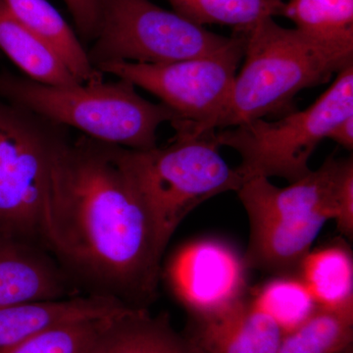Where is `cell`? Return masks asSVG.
Masks as SVG:
<instances>
[{
    "label": "cell",
    "mask_w": 353,
    "mask_h": 353,
    "mask_svg": "<svg viewBox=\"0 0 353 353\" xmlns=\"http://www.w3.org/2000/svg\"><path fill=\"white\" fill-rule=\"evenodd\" d=\"M43 239L90 294L138 308L157 299L164 252L115 145L83 134L74 139L44 215Z\"/></svg>",
    "instance_id": "obj_1"
},
{
    "label": "cell",
    "mask_w": 353,
    "mask_h": 353,
    "mask_svg": "<svg viewBox=\"0 0 353 353\" xmlns=\"http://www.w3.org/2000/svg\"><path fill=\"white\" fill-rule=\"evenodd\" d=\"M236 31L245 39V61L215 131L284 111L299 92L353 65V36H312L273 17Z\"/></svg>",
    "instance_id": "obj_2"
},
{
    "label": "cell",
    "mask_w": 353,
    "mask_h": 353,
    "mask_svg": "<svg viewBox=\"0 0 353 353\" xmlns=\"http://www.w3.org/2000/svg\"><path fill=\"white\" fill-rule=\"evenodd\" d=\"M345 162L330 155L317 170L285 188L262 176L241 185L236 192L250 227L246 268L282 277L299 274L322 228L336 217Z\"/></svg>",
    "instance_id": "obj_3"
},
{
    "label": "cell",
    "mask_w": 353,
    "mask_h": 353,
    "mask_svg": "<svg viewBox=\"0 0 353 353\" xmlns=\"http://www.w3.org/2000/svg\"><path fill=\"white\" fill-rule=\"evenodd\" d=\"M74 139L69 128L0 97V238L41 246Z\"/></svg>",
    "instance_id": "obj_4"
},
{
    "label": "cell",
    "mask_w": 353,
    "mask_h": 353,
    "mask_svg": "<svg viewBox=\"0 0 353 353\" xmlns=\"http://www.w3.org/2000/svg\"><path fill=\"white\" fill-rule=\"evenodd\" d=\"M0 97L90 138L132 150L155 148L158 128L178 120L168 106L143 99L122 79L54 87L4 71Z\"/></svg>",
    "instance_id": "obj_5"
},
{
    "label": "cell",
    "mask_w": 353,
    "mask_h": 353,
    "mask_svg": "<svg viewBox=\"0 0 353 353\" xmlns=\"http://www.w3.org/2000/svg\"><path fill=\"white\" fill-rule=\"evenodd\" d=\"M215 132L175 134L150 150L116 145L123 170L143 201L165 252L181 223L208 199L238 192L243 180L220 154Z\"/></svg>",
    "instance_id": "obj_6"
},
{
    "label": "cell",
    "mask_w": 353,
    "mask_h": 353,
    "mask_svg": "<svg viewBox=\"0 0 353 353\" xmlns=\"http://www.w3.org/2000/svg\"><path fill=\"white\" fill-rule=\"evenodd\" d=\"M353 115V65L336 75L331 87L301 111L277 121L264 118L215 132L216 143L240 154L236 167L243 182L272 176L296 182L310 172L309 159L336 124Z\"/></svg>",
    "instance_id": "obj_7"
},
{
    "label": "cell",
    "mask_w": 353,
    "mask_h": 353,
    "mask_svg": "<svg viewBox=\"0 0 353 353\" xmlns=\"http://www.w3.org/2000/svg\"><path fill=\"white\" fill-rule=\"evenodd\" d=\"M245 54V39L234 32L226 48L206 57L166 64L109 62L97 67L152 92L176 113V134L199 137L216 132L236 71Z\"/></svg>",
    "instance_id": "obj_8"
},
{
    "label": "cell",
    "mask_w": 353,
    "mask_h": 353,
    "mask_svg": "<svg viewBox=\"0 0 353 353\" xmlns=\"http://www.w3.org/2000/svg\"><path fill=\"white\" fill-rule=\"evenodd\" d=\"M231 41L150 0H103L99 34L87 51L95 69L109 62L166 64L213 54Z\"/></svg>",
    "instance_id": "obj_9"
},
{
    "label": "cell",
    "mask_w": 353,
    "mask_h": 353,
    "mask_svg": "<svg viewBox=\"0 0 353 353\" xmlns=\"http://www.w3.org/2000/svg\"><path fill=\"white\" fill-rule=\"evenodd\" d=\"M245 268L243 259L227 243L199 241L176 253L168 280L190 315L203 314L246 296Z\"/></svg>",
    "instance_id": "obj_10"
},
{
    "label": "cell",
    "mask_w": 353,
    "mask_h": 353,
    "mask_svg": "<svg viewBox=\"0 0 353 353\" xmlns=\"http://www.w3.org/2000/svg\"><path fill=\"white\" fill-rule=\"evenodd\" d=\"M189 330L201 353H278L285 330L255 297L225 307L190 315Z\"/></svg>",
    "instance_id": "obj_11"
},
{
    "label": "cell",
    "mask_w": 353,
    "mask_h": 353,
    "mask_svg": "<svg viewBox=\"0 0 353 353\" xmlns=\"http://www.w3.org/2000/svg\"><path fill=\"white\" fill-rule=\"evenodd\" d=\"M73 285L41 246L0 238V307L75 296Z\"/></svg>",
    "instance_id": "obj_12"
},
{
    "label": "cell",
    "mask_w": 353,
    "mask_h": 353,
    "mask_svg": "<svg viewBox=\"0 0 353 353\" xmlns=\"http://www.w3.org/2000/svg\"><path fill=\"white\" fill-rule=\"evenodd\" d=\"M87 353H201L168 314L125 306L108 318Z\"/></svg>",
    "instance_id": "obj_13"
},
{
    "label": "cell",
    "mask_w": 353,
    "mask_h": 353,
    "mask_svg": "<svg viewBox=\"0 0 353 353\" xmlns=\"http://www.w3.org/2000/svg\"><path fill=\"white\" fill-rule=\"evenodd\" d=\"M124 306L109 297L88 294L0 307V350L60 325L112 314Z\"/></svg>",
    "instance_id": "obj_14"
},
{
    "label": "cell",
    "mask_w": 353,
    "mask_h": 353,
    "mask_svg": "<svg viewBox=\"0 0 353 353\" xmlns=\"http://www.w3.org/2000/svg\"><path fill=\"white\" fill-rule=\"evenodd\" d=\"M3 1L27 29L57 53L79 83L103 80V74L90 63L79 36L48 0Z\"/></svg>",
    "instance_id": "obj_15"
},
{
    "label": "cell",
    "mask_w": 353,
    "mask_h": 353,
    "mask_svg": "<svg viewBox=\"0 0 353 353\" xmlns=\"http://www.w3.org/2000/svg\"><path fill=\"white\" fill-rule=\"evenodd\" d=\"M0 50L25 76L54 87L80 85L57 53L50 50L0 0Z\"/></svg>",
    "instance_id": "obj_16"
},
{
    "label": "cell",
    "mask_w": 353,
    "mask_h": 353,
    "mask_svg": "<svg viewBox=\"0 0 353 353\" xmlns=\"http://www.w3.org/2000/svg\"><path fill=\"white\" fill-rule=\"evenodd\" d=\"M353 303L316 305L304 319L287 330L278 353H339L352 347Z\"/></svg>",
    "instance_id": "obj_17"
},
{
    "label": "cell",
    "mask_w": 353,
    "mask_h": 353,
    "mask_svg": "<svg viewBox=\"0 0 353 353\" xmlns=\"http://www.w3.org/2000/svg\"><path fill=\"white\" fill-rule=\"evenodd\" d=\"M299 279L319 306L334 307L353 303L352 253L341 245L309 253Z\"/></svg>",
    "instance_id": "obj_18"
},
{
    "label": "cell",
    "mask_w": 353,
    "mask_h": 353,
    "mask_svg": "<svg viewBox=\"0 0 353 353\" xmlns=\"http://www.w3.org/2000/svg\"><path fill=\"white\" fill-rule=\"evenodd\" d=\"M174 11L199 26L217 24L243 29L266 17L284 16V0H167Z\"/></svg>",
    "instance_id": "obj_19"
},
{
    "label": "cell",
    "mask_w": 353,
    "mask_h": 353,
    "mask_svg": "<svg viewBox=\"0 0 353 353\" xmlns=\"http://www.w3.org/2000/svg\"><path fill=\"white\" fill-rule=\"evenodd\" d=\"M284 16L312 36H353V0H289Z\"/></svg>",
    "instance_id": "obj_20"
},
{
    "label": "cell",
    "mask_w": 353,
    "mask_h": 353,
    "mask_svg": "<svg viewBox=\"0 0 353 353\" xmlns=\"http://www.w3.org/2000/svg\"><path fill=\"white\" fill-rule=\"evenodd\" d=\"M113 314L67 323L46 330L0 350V353H87L108 318Z\"/></svg>",
    "instance_id": "obj_21"
},
{
    "label": "cell",
    "mask_w": 353,
    "mask_h": 353,
    "mask_svg": "<svg viewBox=\"0 0 353 353\" xmlns=\"http://www.w3.org/2000/svg\"><path fill=\"white\" fill-rule=\"evenodd\" d=\"M254 297L285 331L304 319L317 305L299 278H278L265 285Z\"/></svg>",
    "instance_id": "obj_22"
},
{
    "label": "cell",
    "mask_w": 353,
    "mask_h": 353,
    "mask_svg": "<svg viewBox=\"0 0 353 353\" xmlns=\"http://www.w3.org/2000/svg\"><path fill=\"white\" fill-rule=\"evenodd\" d=\"M73 17L79 38L94 43L101 28L103 0H63Z\"/></svg>",
    "instance_id": "obj_23"
},
{
    "label": "cell",
    "mask_w": 353,
    "mask_h": 353,
    "mask_svg": "<svg viewBox=\"0 0 353 353\" xmlns=\"http://www.w3.org/2000/svg\"><path fill=\"white\" fill-rule=\"evenodd\" d=\"M334 221L343 236H353V158L347 157L343 167L338 196Z\"/></svg>",
    "instance_id": "obj_24"
},
{
    "label": "cell",
    "mask_w": 353,
    "mask_h": 353,
    "mask_svg": "<svg viewBox=\"0 0 353 353\" xmlns=\"http://www.w3.org/2000/svg\"><path fill=\"white\" fill-rule=\"evenodd\" d=\"M328 139H333L339 145L348 150L353 148V115L348 116L336 124L330 132Z\"/></svg>",
    "instance_id": "obj_25"
},
{
    "label": "cell",
    "mask_w": 353,
    "mask_h": 353,
    "mask_svg": "<svg viewBox=\"0 0 353 353\" xmlns=\"http://www.w3.org/2000/svg\"><path fill=\"white\" fill-rule=\"evenodd\" d=\"M339 353H352V347L347 348V350H343V352H341Z\"/></svg>",
    "instance_id": "obj_26"
}]
</instances>
